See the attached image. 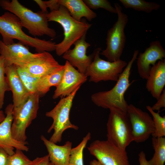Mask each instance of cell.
I'll list each match as a JSON object with an SVG mask.
<instances>
[{"mask_svg": "<svg viewBox=\"0 0 165 165\" xmlns=\"http://www.w3.org/2000/svg\"><path fill=\"white\" fill-rule=\"evenodd\" d=\"M23 27L20 20L13 14L6 12L0 16V34L5 44H11L16 39L27 46L34 48L37 53L55 50V42L30 36L24 32Z\"/></svg>", "mask_w": 165, "mask_h": 165, "instance_id": "6da1fadb", "label": "cell"}, {"mask_svg": "<svg viewBox=\"0 0 165 165\" xmlns=\"http://www.w3.org/2000/svg\"><path fill=\"white\" fill-rule=\"evenodd\" d=\"M138 53V50L134 51L131 59L127 63L112 89L107 91L97 92L92 95L91 100L95 105L104 108L127 113L129 105L125 99L124 94L130 85V77L131 70Z\"/></svg>", "mask_w": 165, "mask_h": 165, "instance_id": "7a4b0ae2", "label": "cell"}, {"mask_svg": "<svg viewBox=\"0 0 165 165\" xmlns=\"http://www.w3.org/2000/svg\"><path fill=\"white\" fill-rule=\"evenodd\" d=\"M0 6L17 16L23 27L34 36L45 35L54 38L55 30L49 27L47 17L48 12L42 11L34 12L21 4L17 0H0Z\"/></svg>", "mask_w": 165, "mask_h": 165, "instance_id": "3957f363", "label": "cell"}, {"mask_svg": "<svg viewBox=\"0 0 165 165\" xmlns=\"http://www.w3.org/2000/svg\"><path fill=\"white\" fill-rule=\"evenodd\" d=\"M47 17L48 21L58 23L64 30L63 39L56 44L55 51L58 56L63 55L69 50L76 41L86 33L92 25L85 21L75 20L67 9L61 5L58 9L48 13Z\"/></svg>", "mask_w": 165, "mask_h": 165, "instance_id": "277c9868", "label": "cell"}, {"mask_svg": "<svg viewBox=\"0 0 165 165\" xmlns=\"http://www.w3.org/2000/svg\"><path fill=\"white\" fill-rule=\"evenodd\" d=\"M39 97L37 92L31 94L21 105L13 108L11 131L13 137L16 140L27 142L26 130L37 116Z\"/></svg>", "mask_w": 165, "mask_h": 165, "instance_id": "5b68a950", "label": "cell"}, {"mask_svg": "<svg viewBox=\"0 0 165 165\" xmlns=\"http://www.w3.org/2000/svg\"><path fill=\"white\" fill-rule=\"evenodd\" d=\"M114 5L117 11V19L107 32L105 49L100 53V54L105 56L110 62L120 60L125 46V29L128 19V16L122 12L119 4L115 3Z\"/></svg>", "mask_w": 165, "mask_h": 165, "instance_id": "8992f818", "label": "cell"}, {"mask_svg": "<svg viewBox=\"0 0 165 165\" xmlns=\"http://www.w3.org/2000/svg\"><path fill=\"white\" fill-rule=\"evenodd\" d=\"M80 88H78L69 95L62 97L52 109L46 113V116L53 120L52 125L47 130L48 133L54 130L49 140L51 141L56 144L60 142L63 133L67 129L78 130V126L71 123L69 114L74 98Z\"/></svg>", "mask_w": 165, "mask_h": 165, "instance_id": "52a82bcc", "label": "cell"}, {"mask_svg": "<svg viewBox=\"0 0 165 165\" xmlns=\"http://www.w3.org/2000/svg\"><path fill=\"white\" fill-rule=\"evenodd\" d=\"M107 124V140L122 149L133 141L127 113L110 110Z\"/></svg>", "mask_w": 165, "mask_h": 165, "instance_id": "ba28073f", "label": "cell"}, {"mask_svg": "<svg viewBox=\"0 0 165 165\" xmlns=\"http://www.w3.org/2000/svg\"><path fill=\"white\" fill-rule=\"evenodd\" d=\"M101 48L94 50L93 60L88 67L85 75L89 77V81L97 83L101 81L117 82L127 63L120 60L110 62L101 59L100 57Z\"/></svg>", "mask_w": 165, "mask_h": 165, "instance_id": "9c48e42d", "label": "cell"}, {"mask_svg": "<svg viewBox=\"0 0 165 165\" xmlns=\"http://www.w3.org/2000/svg\"><path fill=\"white\" fill-rule=\"evenodd\" d=\"M88 149L102 165H130L126 150L119 148L107 140L93 141Z\"/></svg>", "mask_w": 165, "mask_h": 165, "instance_id": "30bf717a", "label": "cell"}, {"mask_svg": "<svg viewBox=\"0 0 165 165\" xmlns=\"http://www.w3.org/2000/svg\"><path fill=\"white\" fill-rule=\"evenodd\" d=\"M127 113L131 125L133 141L137 143L145 141L154 131L152 118L148 113L132 104L128 105Z\"/></svg>", "mask_w": 165, "mask_h": 165, "instance_id": "8fae6325", "label": "cell"}, {"mask_svg": "<svg viewBox=\"0 0 165 165\" xmlns=\"http://www.w3.org/2000/svg\"><path fill=\"white\" fill-rule=\"evenodd\" d=\"M61 82L56 87L53 96V99L64 97L72 94L87 80V76L76 70L66 61Z\"/></svg>", "mask_w": 165, "mask_h": 165, "instance_id": "7c38bea8", "label": "cell"}, {"mask_svg": "<svg viewBox=\"0 0 165 165\" xmlns=\"http://www.w3.org/2000/svg\"><path fill=\"white\" fill-rule=\"evenodd\" d=\"M38 55L20 66L33 76L40 78L59 71L64 67L60 64L49 52L38 53Z\"/></svg>", "mask_w": 165, "mask_h": 165, "instance_id": "4fadbf2b", "label": "cell"}, {"mask_svg": "<svg viewBox=\"0 0 165 165\" xmlns=\"http://www.w3.org/2000/svg\"><path fill=\"white\" fill-rule=\"evenodd\" d=\"M12 104L8 105L5 109L6 117L0 123V146L9 155L13 154L15 148L28 152L29 148L27 142H22L15 140L13 137L11 126L13 120Z\"/></svg>", "mask_w": 165, "mask_h": 165, "instance_id": "5bb4252c", "label": "cell"}, {"mask_svg": "<svg viewBox=\"0 0 165 165\" xmlns=\"http://www.w3.org/2000/svg\"><path fill=\"white\" fill-rule=\"evenodd\" d=\"M86 34L74 44V48L69 49L63 55V58L69 62L74 67L77 68L81 73L85 74L87 69L92 62L94 52L90 55L86 54L87 49L90 44L86 41Z\"/></svg>", "mask_w": 165, "mask_h": 165, "instance_id": "9a60e30c", "label": "cell"}, {"mask_svg": "<svg viewBox=\"0 0 165 165\" xmlns=\"http://www.w3.org/2000/svg\"><path fill=\"white\" fill-rule=\"evenodd\" d=\"M0 54L4 59L6 67L21 66L36 57L38 53H32L27 46L20 42L6 45L0 40Z\"/></svg>", "mask_w": 165, "mask_h": 165, "instance_id": "2e32d148", "label": "cell"}, {"mask_svg": "<svg viewBox=\"0 0 165 165\" xmlns=\"http://www.w3.org/2000/svg\"><path fill=\"white\" fill-rule=\"evenodd\" d=\"M165 58V50L160 42L156 40L151 42L149 47L143 53H140L137 58V66L138 74L143 79H146L152 66L157 61Z\"/></svg>", "mask_w": 165, "mask_h": 165, "instance_id": "e0dca14e", "label": "cell"}, {"mask_svg": "<svg viewBox=\"0 0 165 165\" xmlns=\"http://www.w3.org/2000/svg\"><path fill=\"white\" fill-rule=\"evenodd\" d=\"M5 74L9 86L13 94V108L23 104L31 94L26 90L13 65L6 67Z\"/></svg>", "mask_w": 165, "mask_h": 165, "instance_id": "ac0fdd59", "label": "cell"}, {"mask_svg": "<svg viewBox=\"0 0 165 165\" xmlns=\"http://www.w3.org/2000/svg\"><path fill=\"white\" fill-rule=\"evenodd\" d=\"M146 88L157 100L162 94L165 85V60H159L151 67L146 79Z\"/></svg>", "mask_w": 165, "mask_h": 165, "instance_id": "d6986e66", "label": "cell"}, {"mask_svg": "<svg viewBox=\"0 0 165 165\" xmlns=\"http://www.w3.org/2000/svg\"><path fill=\"white\" fill-rule=\"evenodd\" d=\"M40 138L46 148L50 162L55 165H69L72 145L71 141H67L63 145H59L43 135Z\"/></svg>", "mask_w": 165, "mask_h": 165, "instance_id": "ffe728a7", "label": "cell"}, {"mask_svg": "<svg viewBox=\"0 0 165 165\" xmlns=\"http://www.w3.org/2000/svg\"><path fill=\"white\" fill-rule=\"evenodd\" d=\"M59 4L66 8L75 20L81 21L85 17L91 21L97 16L96 13L90 9L82 0H58Z\"/></svg>", "mask_w": 165, "mask_h": 165, "instance_id": "44dd1931", "label": "cell"}, {"mask_svg": "<svg viewBox=\"0 0 165 165\" xmlns=\"http://www.w3.org/2000/svg\"><path fill=\"white\" fill-rule=\"evenodd\" d=\"M64 69V67L61 70L39 78L37 82V92L40 96L45 95L54 86L57 87L62 79Z\"/></svg>", "mask_w": 165, "mask_h": 165, "instance_id": "7402d4cb", "label": "cell"}, {"mask_svg": "<svg viewBox=\"0 0 165 165\" xmlns=\"http://www.w3.org/2000/svg\"><path fill=\"white\" fill-rule=\"evenodd\" d=\"M154 153L148 162L149 165H164L165 162V138L152 137Z\"/></svg>", "mask_w": 165, "mask_h": 165, "instance_id": "603a6c76", "label": "cell"}, {"mask_svg": "<svg viewBox=\"0 0 165 165\" xmlns=\"http://www.w3.org/2000/svg\"><path fill=\"white\" fill-rule=\"evenodd\" d=\"M119 1L126 8H131L148 13L158 9L161 6L155 2L144 0H119Z\"/></svg>", "mask_w": 165, "mask_h": 165, "instance_id": "cb8c5ba5", "label": "cell"}, {"mask_svg": "<svg viewBox=\"0 0 165 165\" xmlns=\"http://www.w3.org/2000/svg\"><path fill=\"white\" fill-rule=\"evenodd\" d=\"M91 134L88 132L76 147L72 148L69 157V165H84L83 152L88 141L90 140Z\"/></svg>", "mask_w": 165, "mask_h": 165, "instance_id": "d4e9b609", "label": "cell"}, {"mask_svg": "<svg viewBox=\"0 0 165 165\" xmlns=\"http://www.w3.org/2000/svg\"><path fill=\"white\" fill-rule=\"evenodd\" d=\"M16 72L24 87L30 94L37 92L36 85L39 78L31 75L24 68L16 65H13Z\"/></svg>", "mask_w": 165, "mask_h": 165, "instance_id": "484cf974", "label": "cell"}, {"mask_svg": "<svg viewBox=\"0 0 165 165\" xmlns=\"http://www.w3.org/2000/svg\"><path fill=\"white\" fill-rule=\"evenodd\" d=\"M147 109L152 116L154 127V131L152 135V137L161 138L165 136V116H161L159 112L153 110L151 106L146 107Z\"/></svg>", "mask_w": 165, "mask_h": 165, "instance_id": "4316f807", "label": "cell"}, {"mask_svg": "<svg viewBox=\"0 0 165 165\" xmlns=\"http://www.w3.org/2000/svg\"><path fill=\"white\" fill-rule=\"evenodd\" d=\"M5 69L4 59L0 55V110L4 104L5 92L10 90L5 75Z\"/></svg>", "mask_w": 165, "mask_h": 165, "instance_id": "83f0119b", "label": "cell"}, {"mask_svg": "<svg viewBox=\"0 0 165 165\" xmlns=\"http://www.w3.org/2000/svg\"><path fill=\"white\" fill-rule=\"evenodd\" d=\"M85 3L90 9H104L112 13H116L114 6H112L107 0H84Z\"/></svg>", "mask_w": 165, "mask_h": 165, "instance_id": "f1b7e54d", "label": "cell"}, {"mask_svg": "<svg viewBox=\"0 0 165 165\" xmlns=\"http://www.w3.org/2000/svg\"><path fill=\"white\" fill-rule=\"evenodd\" d=\"M23 151L16 149L14 153L10 155L7 165H31L33 161L25 156Z\"/></svg>", "mask_w": 165, "mask_h": 165, "instance_id": "f546056e", "label": "cell"}, {"mask_svg": "<svg viewBox=\"0 0 165 165\" xmlns=\"http://www.w3.org/2000/svg\"><path fill=\"white\" fill-rule=\"evenodd\" d=\"M157 100V102L152 107V109L155 111H159L162 108H165V90L164 89Z\"/></svg>", "mask_w": 165, "mask_h": 165, "instance_id": "4dcf8cb0", "label": "cell"}, {"mask_svg": "<svg viewBox=\"0 0 165 165\" xmlns=\"http://www.w3.org/2000/svg\"><path fill=\"white\" fill-rule=\"evenodd\" d=\"M33 161L31 165H49L50 162L48 155L41 157H37Z\"/></svg>", "mask_w": 165, "mask_h": 165, "instance_id": "1f68e13d", "label": "cell"}, {"mask_svg": "<svg viewBox=\"0 0 165 165\" xmlns=\"http://www.w3.org/2000/svg\"><path fill=\"white\" fill-rule=\"evenodd\" d=\"M10 155L0 146V165H7Z\"/></svg>", "mask_w": 165, "mask_h": 165, "instance_id": "d6a6232c", "label": "cell"}, {"mask_svg": "<svg viewBox=\"0 0 165 165\" xmlns=\"http://www.w3.org/2000/svg\"><path fill=\"white\" fill-rule=\"evenodd\" d=\"M45 2L47 8H49L51 11L58 9L60 6L58 3V0L45 1Z\"/></svg>", "mask_w": 165, "mask_h": 165, "instance_id": "836d02e7", "label": "cell"}, {"mask_svg": "<svg viewBox=\"0 0 165 165\" xmlns=\"http://www.w3.org/2000/svg\"><path fill=\"white\" fill-rule=\"evenodd\" d=\"M138 157L139 165H149L146 158L145 154L143 151H141L139 153Z\"/></svg>", "mask_w": 165, "mask_h": 165, "instance_id": "e575fe53", "label": "cell"}, {"mask_svg": "<svg viewBox=\"0 0 165 165\" xmlns=\"http://www.w3.org/2000/svg\"><path fill=\"white\" fill-rule=\"evenodd\" d=\"M34 1L36 3L41 9V11L44 12H48L47 8L45 2V1L41 0H35Z\"/></svg>", "mask_w": 165, "mask_h": 165, "instance_id": "d590c367", "label": "cell"}, {"mask_svg": "<svg viewBox=\"0 0 165 165\" xmlns=\"http://www.w3.org/2000/svg\"><path fill=\"white\" fill-rule=\"evenodd\" d=\"M6 117L4 112L2 110H0V123H1L5 119Z\"/></svg>", "mask_w": 165, "mask_h": 165, "instance_id": "8d00e7d4", "label": "cell"}, {"mask_svg": "<svg viewBox=\"0 0 165 165\" xmlns=\"http://www.w3.org/2000/svg\"><path fill=\"white\" fill-rule=\"evenodd\" d=\"M90 165H102L96 160H91L90 163Z\"/></svg>", "mask_w": 165, "mask_h": 165, "instance_id": "74e56055", "label": "cell"}, {"mask_svg": "<svg viewBox=\"0 0 165 165\" xmlns=\"http://www.w3.org/2000/svg\"><path fill=\"white\" fill-rule=\"evenodd\" d=\"M49 165H55L54 164L52 163L51 162H50L49 163Z\"/></svg>", "mask_w": 165, "mask_h": 165, "instance_id": "f35d334b", "label": "cell"}]
</instances>
